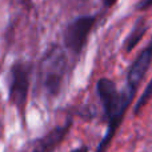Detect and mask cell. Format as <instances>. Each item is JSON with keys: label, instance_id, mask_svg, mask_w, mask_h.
<instances>
[{"label": "cell", "instance_id": "2", "mask_svg": "<svg viewBox=\"0 0 152 152\" xmlns=\"http://www.w3.org/2000/svg\"><path fill=\"white\" fill-rule=\"evenodd\" d=\"M68 67V59L60 45L48 48L39 64L37 86L48 97H56L61 91L64 76Z\"/></svg>", "mask_w": 152, "mask_h": 152}, {"label": "cell", "instance_id": "1", "mask_svg": "<svg viewBox=\"0 0 152 152\" xmlns=\"http://www.w3.org/2000/svg\"><path fill=\"white\" fill-rule=\"evenodd\" d=\"M96 92L103 105L108 124V129L103 140L100 142L96 152H105L112 137L115 136L119 126L123 121L124 115L134 100L136 91L128 88V87H126L123 91H119L116 84L111 79L102 77L96 84Z\"/></svg>", "mask_w": 152, "mask_h": 152}, {"label": "cell", "instance_id": "9", "mask_svg": "<svg viewBox=\"0 0 152 152\" xmlns=\"http://www.w3.org/2000/svg\"><path fill=\"white\" fill-rule=\"evenodd\" d=\"M116 1H118V0H103V4H104V7L111 8L112 5L116 4Z\"/></svg>", "mask_w": 152, "mask_h": 152}, {"label": "cell", "instance_id": "7", "mask_svg": "<svg viewBox=\"0 0 152 152\" xmlns=\"http://www.w3.org/2000/svg\"><path fill=\"white\" fill-rule=\"evenodd\" d=\"M151 97H152V79L150 80V83L147 84L145 89L143 91L142 96H140L139 100L136 102V105H135V110H134V113H135V115H139V112L142 111V108L144 107L145 104H147L148 100H150Z\"/></svg>", "mask_w": 152, "mask_h": 152}, {"label": "cell", "instance_id": "6", "mask_svg": "<svg viewBox=\"0 0 152 152\" xmlns=\"http://www.w3.org/2000/svg\"><path fill=\"white\" fill-rule=\"evenodd\" d=\"M147 28L148 27H147V24H145L144 18L137 19L134 28L129 32L128 37H127L126 42H124V50H126V52H131V51L139 44L142 37L144 36V34L147 32Z\"/></svg>", "mask_w": 152, "mask_h": 152}, {"label": "cell", "instance_id": "4", "mask_svg": "<svg viewBox=\"0 0 152 152\" xmlns=\"http://www.w3.org/2000/svg\"><path fill=\"white\" fill-rule=\"evenodd\" d=\"M95 21H96L95 16L87 15L75 19L67 26L66 31H64L63 42L64 45L75 55H79L84 48L87 40H88L89 32L95 26Z\"/></svg>", "mask_w": 152, "mask_h": 152}, {"label": "cell", "instance_id": "8", "mask_svg": "<svg viewBox=\"0 0 152 152\" xmlns=\"http://www.w3.org/2000/svg\"><path fill=\"white\" fill-rule=\"evenodd\" d=\"M150 7H152V0H142V1L137 4L136 10L137 11H145Z\"/></svg>", "mask_w": 152, "mask_h": 152}, {"label": "cell", "instance_id": "10", "mask_svg": "<svg viewBox=\"0 0 152 152\" xmlns=\"http://www.w3.org/2000/svg\"><path fill=\"white\" fill-rule=\"evenodd\" d=\"M72 152H88V148L87 147H79V148H76V150H74Z\"/></svg>", "mask_w": 152, "mask_h": 152}, {"label": "cell", "instance_id": "5", "mask_svg": "<svg viewBox=\"0 0 152 152\" xmlns=\"http://www.w3.org/2000/svg\"><path fill=\"white\" fill-rule=\"evenodd\" d=\"M71 124L72 121L68 120L63 126L55 127L52 131H50L47 135H44L43 137H40L37 140L31 152H53L63 143L64 137L67 136L69 128H71Z\"/></svg>", "mask_w": 152, "mask_h": 152}, {"label": "cell", "instance_id": "3", "mask_svg": "<svg viewBox=\"0 0 152 152\" xmlns=\"http://www.w3.org/2000/svg\"><path fill=\"white\" fill-rule=\"evenodd\" d=\"M31 64L16 61L12 64L8 76V97L11 103L23 110L27 103L29 91V77H31Z\"/></svg>", "mask_w": 152, "mask_h": 152}]
</instances>
